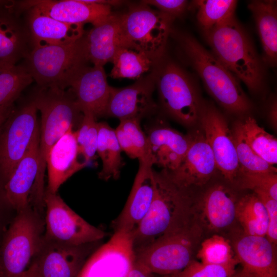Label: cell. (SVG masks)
Instances as JSON below:
<instances>
[{
  "label": "cell",
  "instance_id": "6da1fadb",
  "mask_svg": "<svg viewBox=\"0 0 277 277\" xmlns=\"http://www.w3.org/2000/svg\"><path fill=\"white\" fill-rule=\"evenodd\" d=\"M41 113L39 124V168L30 197V205L41 213L45 211L44 177L46 159L51 147L70 129L80 126L83 112L72 92L58 88H40L33 98Z\"/></svg>",
  "mask_w": 277,
  "mask_h": 277
},
{
  "label": "cell",
  "instance_id": "7a4b0ae2",
  "mask_svg": "<svg viewBox=\"0 0 277 277\" xmlns=\"http://www.w3.org/2000/svg\"><path fill=\"white\" fill-rule=\"evenodd\" d=\"M204 35L212 54L251 92L258 94L263 90L265 81L264 63L234 15Z\"/></svg>",
  "mask_w": 277,
  "mask_h": 277
},
{
  "label": "cell",
  "instance_id": "3957f363",
  "mask_svg": "<svg viewBox=\"0 0 277 277\" xmlns=\"http://www.w3.org/2000/svg\"><path fill=\"white\" fill-rule=\"evenodd\" d=\"M153 173L155 194L148 213L132 233L134 250L192 223L189 189L175 184L166 170Z\"/></svg>",
  "mask_w": 277,
  "mask_h": 277
},
{
  "label": "cell",
  "instance_id": "277c9868",
  "mask_svg": "<svg viewBox=\"0 0 277 277\" xmlns=\"http://www.w3.org/2000/svg\"><path fill=\"white\" fill-rule=\"evenodd\" d=\"M174 35L185 59L218 104L231 114H248L252 105L240 81L193 36L185 32Z\"/></svg>",
  "mask_w": 277,
  "mask_h": 277
},
{
  "label": "cell",
  "instance_id": "5b68a950",
  "mask_svg": "<svg viewBox=\"0 0 277 277\" xmlns=\"http://www.w3.org/2000/svg\"><path fill=\"white\" fill-rule=\"evenodd\" d=\"M153 68L155 87L164 112L184 126L195 125L203 101L193 77L177 64L163 57Z\"/></svg>",
  "mask_w": 277,
  "mask_h": 277
},
{
  "label": "cell",
  "instance_id": "8992f818",
  "mask_svg": "<svg viewBox=\"0 0 277 277\" xmlns=\"http://www.w3.org/2000/svg\"><path fill=\"white\" fill-rule=\"evenodd\" d=\"M118 14L120 47L142 53L155 63L163 57L174 19L142 2Z\"/></svg>",
  "mask_w": 277,
  "mask_h": 277
},
{
  "label": "cell",
  "instance_id": "52a82bcc",
  "mask_svg": "<svg viewBox=\"0 0 277 277\" xmlns=\"http://www.w3.org/2000/svg\"><path fill=\"white\" fill-rule=\"evenodd\" d=\"M44 231V216L31 207L16 212L0 245V277H23Z\"/></svg>",
  "mask_w": 277,
  "mask_h": 277
},
{
  "label": "cell",
  "instance_id": "ba28073f",
  "mask_svg": "<svg viewBox=\"0 0 277 277\" xmlns=\"http://www.w3.org/2000/svg\"><path fill=\"white\" fill-rule=\"evenodd\" d=\"M202 234L201 227L192 222L135 250L134 262L154 274L178 272L194 260Z\"/></svg>",
  "mask_w": 277,
  "mask_h": 277
},
{
  "label": "cell",
  "instance_id": "9c48e42d",
  "mask_svg": "<svg viewBox=\"0 0 277 277\" xmlns=\"http://www.w3.org/2000/svg\"><path fill=\"white\" fill-rule=\"evenodd\" d=\"M81 38L71 44L32 48L24 65L38 88L68 87L77 70L87 63Z\"/></svg>",
  "mask_w": 277,
  "mask_h": 277
},
{
  "label": "cell",
  "instance_id": "30bf717a",
  "mask_svg": "<svg viewBox=\"0 0 277 277\" xmlns=\"http://www.w3.org/2000/svg\"><path fill=\"white\" fill-rule=\"evenodd\" d=\"M44 204V236L47 239L79 246L96 243L106 235L74 211L57 193L45 190Z\"/></svg>",
  "mask_w": 277,
  "mask_h": 277
},
{
  "label": "cell",
  "instance_id": "8fae6325",
  "mask_svg": "<svg viewBox=\"0 0 277 277\" xmlns=\"http://www.w3.org/2000/svg\"><path fill=\"white\" fill-rule=\"evenodd\" d=\"M32 99L13 111L0 132V176L5 183L24 156L39 123Z\"/></svg>",
  "mask_w": 277,
  "mask_h": 277
},
{
  "label": "cell",
  "instance_id": "7c38bea8",
  "mask_svg": "<svg viewBox=\"0 0 277 277\" xmlns=\"http://www.w3.org/2000/svg\"><path fill=\"white\" fill-rule=\"evenodd\" d=\"M198 123L212 150L217 169L225 179L233 182L240 165L232 132L225 116L213 104L203 101Z\"/></svg>",
  "mask_w": 277,
  "mask_h": 277
},
{
  "label": "cell",
  "instance_id": "4fadbf2b",
  "mask_svg": "<svg viewBox=\"0 0 277 277\" xmlns=\"http://www.w3.org/2000/svg\"><path fill=\"white\" fill-rule=\"evenodd\" d=\"M94 243L72 245L43 236L33 260L41 277H78Z\"/></svg>",
  "mask_w": 277,
  "mask_h": 277
},
{
  "label": "cell",
  "instance_id": "5bb4252c",
  "mask_svg": "<svg viewBox=\"0 0 277 277\" xmlns=\"http://www.w3.org/2000/svg\"><path fill=\"white\" fill-rule=\"evenodd\" d=\"M153 72L142 76L133 84L123 88L111 86L105 115L119 120L152 116L157 106L153 99L155 88Z\"/></svg>",
  "mask_w": 277,
  "mask_h": 277
},
{
  "label": "cell",
  "instance_id": "9a60e30c",
  "mask_svg": "<svg viewBox=\"0 0 277 277\" xmlns=\"http://www.w3.org/2000/svg\"><path fill=\"white\" fill-rule=\"evenodd\" d=\"M148 157L153 166L172 172L183 161L191 142V134H184L156 117L145 126Z\"/></svg>",
  "mask_w": 277,
  "mask_h": 277
},
{
  "label": "cell",
  "instance_id": "2e32d148",
  "mask_svg": "<svg viewBox=\"0 0 277 277\" xmlns=\"http://www.w3.org/2000/svg\"><path fill=\"white\" fill-rule=\"evenodd\" d=\"M138 161V169L126 203L113 222L114 231L132 234L148 213L153 202L155 192L153 165L148 157Z\"/></svg>",
  "mask_w": 277,
  "mask_h": 277
},
{
  "label": "cell",
  "instance_id": "e0dca14e",
  "mask_svg": "<svg viewBox=\"0 0 277 277\" xmlns=\"http://www.w3.org/2000/svg\"><path fill=\"white\" fill-rule=\"evenodd\" d=\"M68 87L83 112H89L97 119L105 116L111 86L104 66L83 65L70 81Z\"/></svg>",
  "mask_w": 277,
  "mask_h": 277
},
{
  "label": "cell",
  "instance_id": "ac0fdd59",
  "mask_svg": "<svg viewBox=\"0 0 277 277\" xmlns=\"http://www.w3.org/2000/svg\"><path fill=\"white\" fill-rule=\"evenodd\" d=\"M191 134V144L183 161L174 171H167L175 184L187 189L206 184L217 170L213 152L202 130Z\"/></svg>",
  "mask_w": 277,
  "mask_h": 277
},
{
  "label": "cell",
  "instance_id": "d6986e66",
  "mask_svg": "<svg viewBox=\"0 0 277 277\" xmlns=\"http://www.w3.org/2000/svg\"><path fill=\"white\" fill-rule=\"evenodd\" d=\"M21 10L33 7L55 19L70 24L94 26L109 17L111 7L91 0L31 1L19 3Z\"/></svg>",
  "mask_w": 277,
  "mask_h": 277
},
{
  "label": "cell",
  "instance_id": "ffe728a7",
  "mask_svg": "<svg viewBox=\"0 0 277 277\" xmlns=\"http://www.w3.org/2000/svg\"><path fill=\"white\" fill-rule=\"evenodd\" d=\"M39 125L23 157L4 186V198L16 212L30 206V197L39 168Z\"/></svg>",
  "mask_w": 277,
  "mask_h": 277
},
{
  "label": "cell",
  "instance_id": "44dd1931",
  "mask_svg": "<svg viewBox=\"0 0 277 277\" xmlns=\"http://www.w3.org/2000/svg\"><path fill=\"white\" fill-rule=\"evenodd\" d=\"M234 247L246 277H277L276 246L266 236L244 234L236 241Z\"/></svg>",
  "mask_w": 277,
  "mask_h": 277
},
{
  "label": "cell",
  "instance_id": "7402d4cb",
  "mask_svg": "<svg viewBox=\"0 0 277 277\" xmlns=\"http://www.w3.org/2000/svg\"><path fill=\"white\" fill-rule=\"evenodd\" d=\"M80 156L75 131L71 129L55 143L48 154L46 191L56 193L69 178L87 166L80 161Z\"/></svg>",
  "mask_w": 277,
  "mask_h": 277
},
{
  "label": "cell",
  "instance_id": "603a6c76",
  "mask_svg": "<svg viewBox=\"0 0 277 277\" xmlns=\"http://www.w3.org/2000/svg\"><path fill=\"white\" fill-rule=\"evenodd\" d=\"M25 10L28 11L26 26L32 48L71 44L85 32L84 25L61 22L33 7Z\"/></svg>",
  "mask_w": 277,
  "mask_h": 277
},
{
  "label": "cell",
  "instance_id": "cb8c5ba5",
  "mask_svg": "<svg viewBox=\"0 0 277 277\" xmlns=\"http://www.w3.org/2000/svg\"><path fill=\"white\" fill-rule=\"evenodd\" d=\"M17 12L13 5L0 2V62L16 64L32 48L26 24Z\"/></svg>",
  "mask_w": 277,
  "mask_h": 277
},
{
  "label": "cell",
  "instance_id": "d4e9b609",
  "mask_svg": "<svg viewBox=\"0 0 277 277\" xmlns=\"http://www.w3.org/2000/svg\"><path fill=\"white\" fill-rule=\"evenodd\" d=\"M119 14L112 13L107 18L93 26L81 38L85 58L93 65L104 66L111 62L118 43Z\"/></svg>",
  "mask_w": 277,
  "mask_h": 277
},
{
  "label": "cell",
  "instance_id": "484cf974",
  "mask_svg": "<svg viewBox=\"0 0 277 277\" xmlns=\"http://www.w3.org/2000/svg\"><path fill=\"white\" fill-rule=\"evenodd\" d=\"M248 8L254 19L262 48L264 64L274 67L277 61V5L274 0L251 1Z\"/></svg>",
  "mask_w": 277,
  "mask_h": 277
},
{
  "label": "cell",
  "instance_id": "4316f807",
  "mask_svg": "<svg viewBox=\"0 0 277 277\" xmlns=\"http://www.w3.org/2000/svg\"><path fill=\"white\" fill-rule=\"evenodd\" d=\"M236 202L234 195L224 185L217 184L209 189L202 202L209 227L217 230L230 226L236 219Z\"/></svg>",
  "mask_w": 277,
  "mask_h": 277
},
{
  "label": "cell",
  "instance_id": "83f0119b",
  "mask_svg": "<svg viewBox=\"0 0 277 277\" xmlns=\"http://www.w3.org/2000/svg\"><path fill=\"white\" fill-rule=\"evenodd\" d=\"M122 152L114 129L105 122H98L96 153L102 162L99 179L107 181L119 178L124 164Z\"/></svg>",
  "mask_w": 277,
  "mask_h": 277
},
{
  "label": "cell",
  "instance_id": "f1b7e54d",
  "mask_svg": "<svg viewBox=\"0 0 277 277\" xmlns=\"http://www.w3.org/2000/svg\"><path fill=\"white\" fill-rule=\"evenodd\" d=\"M234 123L248 144L260 157L271 165L277 164V140L260 127L256 120L248 114Z\"/></svg>",
  "mask_w": 277,
  "mask_h": 277
},
{
  "label": "cell",
  "instance_id": "f546056e",
  "mask_svg": "<svg viewBox=\"0 0 277 277\" xmlns=\"http://www.w3.org/2000/svg\"><path fill=\"white\" fill-rule=\"evenodd\" d=\"M236 219L242 226L245 234L266 236L268 223L267 212L254 193L245 195L236 202Z\"/></svg>",
  "mask_w": 277,
  "mask_h": 277
},
{
  "label": "cell",
  "instance_id": "4dcf8cb0",
  "mask_svg": "<svg viewBox=\"0 0 277 277\" xmlns=\"http://www.w3.org/2000/svg\"><path fill=\"white\" fill-rule=\"evenodd\" d=\"M33 81L24 65L0 62V109L13 105Z\"/></svg>",
  "mask_w": 277,
  "mask_h": 277
},
{
  "label": "cell",
  "instance_id": "1f68e13d",
  "mask_svg": "<svg viewBox=\"0 0 277 277\" xmlns=\"http://www.w3.org/2000/svg\"><path fill=\"white\" fill-rule=\"evenodd\" d=\"M237 3L235 0H196L191 1L189 8L196 11L198 24L205 35L234 15Z\"/></svg>",
  "mask_w": 277,
  "mask_h": 277
},
{
  "label": "cell",
  "instance_id": "d6a6232c",
  "mask_svg": "<svg viewBox=\"0 0 277 277\" xmlns=\"http://www.w3.org/2000/svg\"><path fill=\"white\" fill-rule=\"evenodd\" d=\"M141 121L137 118L120 120L114 129L122 151L129 157L138 161L147 158L148 154L147 138L141 127Z\"/></svg>",
  "mask_w": 277,
  "mask_h": 277
},
{
  "label": "cell",
  "instance_id": "836d02e7",
  "mask_svg": "<svg viewBox=\"0 0 277 277\" xmlns=\"http://www.w3.org/2000/svg\"><path fill=\"white\" fill-rule=\"evenodd\" d=\"M110 76L113 78L138 80L154 66L155 62L145 54L119 47L111 62Z\"/></svg>",
  "mask_w": 277,
  "mask_h": 277
},
{
  "label": "cell",
  "instance_id": "e575fe53",
  "mask_svg": "<svg viewBox=\"0 0 277 277\" xmlns=\"http://www.w3.org/2000/svg\"><path fill=\"white\" fill-rule=\"evenodd\" d=\"M237 157L239 172H276V168L260 157L248 144L235 126L231 129Z\"/></svg>",
  "mask_w": 277,
  "mask_h": 277
},
{
  "label": "cell",
  "instance_id": "d590c367",
  "mask_svg": "<svg viewBox=\"0 0 277 277\" xmlns=\"http://www.w3.org/2000/svg\"><path fill=\"white\" fill-rule=\"evenodd\" d=\"M84 115L75 134L80 156L87 165L93 160L96 153L98 136L97 118L89 112H83Z\"/></svg>",
  "mask_w": 277,
  "mask_h": 277
},
{
  "label": "cell",
  "instance_id": "8d00e7d4",
  "mask_svg": "<svg viewBox=\"0 0 277 277\" xmlns=\"http://www.w3.org/2000/svg\"><path fill=\"white\" fill-rule=\"evenodd\" d=\"M197 256L202 263L226 265L238 263L233 255L231 246L223 237L214 235L201 243Z\"/></svg>",
  "mask_w": 277,
  "mask_h": 277
},
{
  "label": "cell",
  "instance_id": "74e56055",
  "mask_svg": "<svg viewBox=\"0 0 277 277\" xmlns=\"http://www.w3.org/2000/svg\"><path fill=\"white\" fill-rule=\"evenodd\" d=\"M236 179L241 188L265 193L277 200L276 172H239Z\"/></svg>",
  "mask_w": 277,
  "mask_h": 277
},
{
  "label": "cell",
  "instance_id": "f35d334b",
  "mask_svg": "<svg viewBox=\"0 0 277 277\" xmlns=\"http://www.w3.org/2000/svg\"><path fill=\"white\" fill-rule=\"evenodd\" d=\"M237 263L216 265L194 260L181 271L163 277H231L236 272Z\"/></svg>",
  "mask_w": 277,
  "mask_h": 277
},
{
  "label": "cell",
  "instance_id": "ab89813d",
  "mask_svg": "<svg viewBox=\"0 0 277 277\" xmlns=\"http://www.w3.org/2000/svg\"><path fill=\"white\" fill-rule=\"evenodd\" d=\"M265 206L268 215V223L266 236L276 246L277 244V200L265 193H254Z\"/></svg>",
  "mask_w": 277,
  "mask_h": 277
},
{
  "label": "cell",
  "instance_id": "60d3db41",
  "mask_svg": "<svg viewBox=\"0 0 277 277\" xmlns=\"http://www.w3.org/2000/svg\"><path fill=\"white\" fill-rule=\"evenodd\" d=\"M141 2L156 7L160 12L173 19L180 17L189 9V3L185 0H146Z\"/></svg>",
  "mask_w": 277,
  "mask_h": 277
},
{
  "label": "cell",
  "instance_id": "b9f144b4",
  "mask_svg": "<svg viewBox=\"0 0 277 277\" xmlns=\"http://www.w3.org/2000/svg\"><path fill=\"white\" fill-rule=\"evenodd\" d=\"M126 277H156L155 274L134 262Z\"/></svg>",
  "mask_w": 277,
  "mask_h": 277
},
{
  "label": "cell",
  "instance_id": "7bdbcfd3",
  "mask_svg": "<svg viewBox=\"0 0 277 277\" xmlns=\"http://www.w3.org/2000/svg\"><path fill=\"white\" fill-rule=\"evenodd\" d=\"M268 116L271 125L276 130L277 127V104L276 100H273L269 105Z\"/></svg>",
  "mask_w": 277,
  "mask_h": 277
},
{
  "label": "cell",
  "instance_id": "ee69618b",
  "mask_svg": "<svg viewBox=\"0 0 277 277\" xmlns=\"http://www.w3.org/2000/svg\"><path fill=\"white\" fill-rule=\"evenodd\" d=\"M13 105L0 109V132L2 127L13 110Z\"/></svg>",
  "mask_w": 277,
  "mask_h": 277
},
{
  "label": "cell",
  "instance_id": "f6af8a7d",
  "mask_svg": "<svg viewBox=\"0 0 277 277\" xmlns=\"http://www.w3.org/2000/svg\"><path fill=\"white\" fill-rule=\"evenodd\" d=\"M23 277H41L37 266L33 261L24 273Z\"/></svg>",
  "mask_w": 277,
  "mask_h": 277
},
{
  "label": "cell",
  "instance_id": "bcb514c9",
  "mask_svg": "<svg viewBox=\"0 0 277 277\" xmlns=\"http://www.w3.org/2000/svg\"><path fill=\"white\" fill-rule=\"evenodd\" d=\"M231 277H246L244 273L241 271L239 272H236L235 274H234Z\"/></svg>",
  "mask_w": 277,
  "mask_h": 277
}]
</instances>
